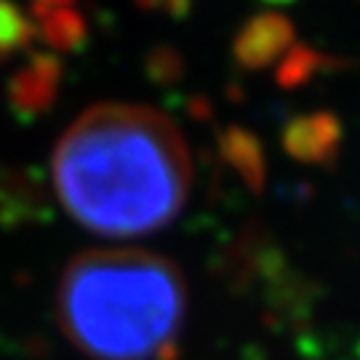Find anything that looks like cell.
Returning <instances> with one entry per match:
<instances>
[{"label":"cell","mask_w":360,"mask_h":360,"mask_svg":"<svg viewBox=\"0 0 360 360\" xmlns=\"http://www.w3.org/2000/svg\"><path fill=\"white\" fill-rule=\"evenodd\" d=\"M38 22L40 38L51 46V51L56 53H70L83 46V40L89 35V25L83 19V13L77 11L75 6L67 8H56L35 19Z\"/></svg>","instance_id":"cell-5"},{"label":"cell","mask_w":360,"mask_h":360,"mask_svg":"<svg viewBox=\"0 0 360 360\" xmlns=\"http://www.w3.org/2000/svg\"><path fill=\"white\" fill-rule=\"evenodd\" d=\"M49 217V195L38 176L27 168H0V227L19 230L43 224Z\"/></svg>","instance_id":"cell-4"},{"label":"cell","mask_w":360,"mask_h":360,"mask_svg":"<svg viewBox=\"0 0 360 360\" xmlns=\"http://www.w3.org/2000/svg\"><path fill=\"white\" fill-rule=\"evenodd\" d=\"M62 86V62L56 53H30L8 80V107L22 120L49 112Z\"/></svg>","instance_id":"cell-3"},{"label":"cell","mask_w":360,"mask_h":360,"mask_svg":"<svg viewBox=\"0 0 360 360\" xmlns=\"http://www.w3.org/2000/svg\"><path fill=\"white\" fill-rule=\"evenodd\" d=\"M56 315L67 339L94 360H176L187 283L153 251H83L62 275Z\"/></svg>","instance_id":"cell-2"},{"label":"cell","mask_w":360,"mask_h":360,"mask_svg":"<svg viewBox=\"0 0 360 360\" xmlns=\"http://www.w3.org/2000/svg\"><path fill=\"white\" fill-rule=\"evenodd\" d=\"M35 25L13 0H0V59H11L30 49Z\"/></svg>","instance_id":"cell-6"},{"label":"cell","mask_w":360,"mask_h":360,"mask_svg":"<svg viewBox=\"0 0 360 360\" xmlns=\"http://www.w3.org/2000/svg\"><path fill=\"white\" fill-rule=\"evenodd\" d=\"M67 6H75V0H32L30 13H32V19H38L43 13L56 11V8H67Z\"/></svg>","instance_id":"cell-9"},{"label":"cell","mask_w":360,"mask_h":360,"mask_svg":"<svg viewBox=\"0 0 360 360\" xmlns=\"http://www.w3.org/2000/svg\"><path fill=\"white\" fill-rule=\"evenodd\" d=\"M53 190L77 224L142 238L181 214L193 163L179 129L144 104H96L53 150Z\"/></svg>","instance_id":"cell-1"},{"label":"cell","mask_w":360,"mask_h":360,"mask_svg":"<svg viewBox=\"0 0 360 360\" xmlns=\"http://www.w3.org/2000/svg\"><path fill=\"white\" fill-rule=\"evenodd\" d=\"M358 360H360V347H358Z\"/></svg>","instance_id":"cell-10"},{"label":"cell","mask_w":360,"mask_h":360,"mask_svg":"<svg viewBox=\"0 0 360 360\" xmlns=\"http://www.w3.org/2000/svg\"><path fill=\"white\" fill-rule=\"evenodd\" d=\"M334 144L336 134L328 131L326 120H309L304 126H296L288 134V150L296 158H304V160H323L326 155L331 153Z\"/></svg>","instance_id":"cell-7"},{"label":"cell","mask_w":360,"mask_h":360,"mask_svg":"<svg viewBox=\"0 0 360 360\" xmlns=\"http://www.w3.org/2000/svg\"><path fill=\"white\" fill-rule=\"evenodd\" d=\"M221 144H224L227 160L243 174L245 181H251L257 187L259 181H262V160H259L257 144L251 142L245 134H240V131H230Z\"/></svg>","instance_id":"cell-8"}]
</instances>
